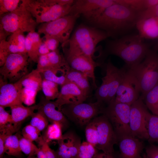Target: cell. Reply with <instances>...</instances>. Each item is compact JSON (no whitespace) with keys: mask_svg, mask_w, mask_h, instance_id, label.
<instances>
[{"mask_svg":"<svg viewBox=\"0 0 158 158\" xmlns=\"http://www.w3.org/2000/svg\"><path fill=\"white\" fill-rule=\"evenodd\" d=\"M150 47L138 34L126 35L107 42L105 50L99 57V62L103 64L108 55H113L122 59L130 68L142 61L150 49Z\"/></svg>","mask_w":158,"mask_h":158,"instance_id":"6da1fadb","label":"cell"},{"mask_svg":"<svg viewBox=\"0 0 158 158\" xmlns=\"http://www.w3.org/2000/svg\"><path fill=\"white\" fill-rule=\"evenodd\" d=\"M139 12L125 5L116 3L107 8L91 23L94 27L116 37L135 27Z\"/></svg>","mask_w":158,"mask_h":158,"instance_id":"7a4b0ae2","label":"cell"},{"mask_svg":"<svg viewBox=\"0 0 158 158\" xmlns=\"http://www.w3.org/2000/svg\"><path fill=\"white\" fill-rule=\"evenodd\" d=\"M109 37L105 31L84 24L78 26L69 40L61 44L63 51L93 59L98 44Z\"/></svg>","mask_w":158,"mask_h":158,"instance_id":"3957f363","label":"cell"},{"mask_svg":"<svg viewBox=\"0 0 158 158\" xmlns=\"http://www.w3.org/2000/svg\"><path fill=\"white\" fill-rule=\"evenodd\" d=\"M21 2L38 24L69 14L72 5L60 4L57 0H22Z\"/></svg>","mask_w":158,"mask_h":158,"instance_id":"277c9868","label":"cell"},{"mask_svg":"<svg viewBox=\"0 0 158 158\" xmlns=\"http://www.w3.org/2000/svg\"><path fill=\"white\" fill-rule=\"evenodd\" d=\"M129 68L139 83L141 94L140 98L143 100L145 95L158 84L157 51L150 49L142 62Z\"/></svg>","mask_w":158,"mask_h":158,"instance_id":"5b68a950","label":"cell"},{"mask_svg":"<svg viewBox=\"0 0 158 158\" xmlns=\"http://www.w3.org/2000/svg\"><path fill=\"white\" fill-rule=\"evenodd\" d=\"M38 25L21 0L16 10L0 15V28L9 35L18 30L28 33L35 31Z\"/></svg>","mask_w":158,"mask_h":158,"instance_id":"8992f818","label":"cell"},{"mask_svg":"<svg viewBox=\"0 0 158 158\" xmlns=\"http://www.w3.org/2000/svg\"><path fill=\"white\" fill-rule=\"evenodd\" d=\"M102 66L104 67L106 75L102 78V83L97 89L95 92L99 98L108 99L109 104L115 99L117 90L128 67L125 64L122 68H118L112 63L110 59Z\"/></svg>","mask_w":158,"mask_h":158,"instance_id":"52a82bcc","label":"cell"},{"mask_svg":"<svg viewBox=\"0 0 158 158\" xmlns=\"http://www.w3.org/2000/svg\"><path fill=\"white\" fill-rule=\"evenodd\" d=\"M130 107L116 102L114 99L102 109V113L109 120L118 138L132 135L129 125Z\"/></svg>","mask_w":158,"mask_h":158,"instance_id":"ba28073f","label":"cell"},{"mask_svg":"<svg viewBox=\"0 0 158 158\" xmlns=\"http://www.w3.org/2000/svg\"><path fill=\"white\" fill-rule=\"evenodd\" d=\"M79 16L78 14H68L54 20L40 24L37 28V32L39 34L53 36L62 44L70 38Z\"/></svg>","mask_w":158,"mask_h":158,"instance_id":"9c48e42d","label":"cell"},{"mask_svg":"<svg viewBox=\"0 0 158 158\" xmlns=\"http://www.w3.org/2000/svg\"><path fill=\"white\" fill-rule=\"evenodd\" d=\"M102 104L97 102L67 104L62 107L61 111L70 121L80 126L86 125L99 113L102 112Z\"/></svg>","mask_w":158,"mask_h":158,"instance_id":"30bf717a","label":"cell"},{"mask_svg":"<svg viewBox=\"0 0 158 158\" xmlns=\"http://www.w3.org/2000/svg\"><path fill=\"white\" fill-rule=\"evenodd\" d=\"M29 57L23 54H9L0 67V78L8 83H14L28 73Z\"/></svg>","mask_w":158,"mask_h":158,"instance_id":"8fae6325","label":"cell"},{"mask_svg":"<svg viewBox=\"0 0 158 158\" xmlns=\"http://www.w3.org/2000/svg\"><path fill=\"white\" fill-rule=\"evenodd\" d=\"M139 98L130 107L129 125L132 136L144 140H148V122L151 114L147 107Z\"/></svg>","mask_w":158,"mask_h":158,"instance_id":"7c38bea8","label":"cell"},{"mask_svg":"<svg viewBox=\"0 0 158 158\" xmlns=\"http://www.w3.org/2000/svg\"><path fill=\"white\" fill-rule=\"evenodd\" d=\"M115 4V0H76L69 14H81L92 23L106 8Z\"/></svg>","mask_w":158,"mask_h":158,"instance_id":"4fadbf2b","label":"cell"},{"mask_svg":"<svg viewBox=\"0 0 158 158\" xmlns=\"http://www.w3.org/2000/svg\"><path fill=\"white\" fill-rule=\"evenodd\" d=\"M93 120L98 133L96 148L104 152L114 153V145L118 143V138L109 120L104 114L95 117Z\"/></svg>","mask_w":158,"mask_h":158,"instance_id":"5bb4252c","label":"cell"},{"mask_svg":"<svg viewBox=\"0 0 158 158\" xmlns=\"http://www.w3.org/2000/svg\"><path fill=\"white\" fill-rule=\"evenodd\" d=\"M140 88L136 78L128 67L117 90L115 101L131 106L140 97Z\"/></svg>","mask_w":158,"mask_h":158,"instance_id":"9a60e30c","label":"cell"},{"mask_svg":"<svg viewBox=\"0 0 158 158\" xmlns=\"http://www.w3.org/2000/svg\"><path fill=\"white\" fill-rule=\"evenodd\" d=\"M63 55L67 63L72 69L80 71L91 79L93 87L97 89L95 75V70L97 66L102 65L95 62L93 59L82 54H71L63 51Z\"/></svg>","mask_w":158,"mask_h":158,"instance_id":"2e32d148","label":"cell"},{"mask_svg":"<svg viewBox=\"0 0 158 158\" xmlns=\"http://www.w3.org/2000/svg\"><path fill=\"white\" fill-rule=\"evenodd\" d=\"M87 97L76 85L69 82L61 86L59 96L54 102L58 109L61 110L63 105L84 102Z\"/></svg>","mask_w":158,"mask_h":158,"instance_id":"e0dca14e","label":"cell"},{"mask_svg":"<svg viewBox=\"0 0 158 158\" xmlns=\"http://www.w3.org/2000/svg\"><path fill=\"white\" fill-rule=\"evenodd\" d=\"M0 106L4 108L23 104L21 91L23 87L20 80L14 83L0 79Z\"/></svg>","mask_w":158,"mask_h":158,"instance_id":"ac0fdd59","label":"cell"},{"mask_svg":"<svg viewBox=\"0 0 158 158\" xmlns=\"http://www.w3.org/2000/svg\"><path fill=\"white\" fill-rule=\"evenodd\" d=\"M57 142L58 146L56 151L57 158H77L82 142L75 133L72 131L67 132Z\"/></svg>","mask_w":158,"mask_h":158,"instance_id":"d6986e66","label":"cell"},{"mask_svg":"<svg viewBox=\"0 0 158 158\" xmlns=\"http://www.w3.org/2000/svg\"><path fill=\"white\" fill-rule=\"evenodd\" d=\"M119 158H142L141 154L144 145L138 138L131 135L118 138Z\"/></svg>","mask_w":158,"mask_h":158,"instance_id":"ffe728a7","label":"cell"},{"mask_svg":"<svg viewBox=\"0 0 158 158\" xmlns=\"http://www.w3.org/2000/svg\"><path fill=\"white\" fill-rule=\"evenodd\" d=\"M37 105V110L42 111L49 122H59L62 125L63 128L68 126V120L61 111L57 108L54 101L48 100L42 97Z\"/></svg>","mask_w":158,"mask_h":158,"instance_id":"44dd1931","label":"cell"},{"mask_svg":"<svg viewBox=\"0 0 158 158\" xmlns=\"http://www.w3.org/2000/svg\"><path fill=\"white\" fill-rule=\"evenodd\" d=\"M135 27L138 31V34L143 39L158 38V18H139Z\"/></svg>","mask_w":158,"mask_h":158,"instance_id":"7402d4cb","label":"cell"},{"mask_svg":"<svg viewBox=\"0 0 158 158\" xmlns=\"http://www.w3.org/2000/svg\"><path fill=\"white\" fill-rule=\"evenodd\" d=\"M37 104L27 107L22 104L11 107L12 123L17 130L21 123L26 118L31 116L37 109Z\"/></svg>","mask_w":158,"mask_h":158,"instance_id":"603a6c76","label":"cell"},{"mask_svg":"<svg viewBox=\"0 0 158 158\" xmlns=\"http://www.w3.org/2000/svg\"><path fill=\"white\" fill-rule=\"evenodd\" d=\"M42 40L37 32L28 33L25 36V48L29 59L37 63L39 57L38 51Z\"/></svg>","mask_w":158,"mask_h":158,"instance_id":"cb8c5ba5","label":"cell"},{"mask_svg":"<svg viewBox=\"0 0 158 158\" xmlns=\"http://www.w3.org/2000/svg\"><path fill=\"white\" fill-rule=\"evenodd\" d=\"M25 36L24 32L20 30L17 31L10 35L7 40L9 54H27L25 48Z\"/></svg>","mask_w":158,"mask_h":158,"instance_id":"d4e9b609","label":"cell"},{"mask_svg":"<svg viewBox=\"0 0 158 158\" xmlns=\"http://www.w3.org/2000/svg\"><path fill=\"white\" fill-rule=\"evenodd\" d=\"M66 78L68 82H72L76 85L88 97L90 87L88 77L83 73L71 68L67 72Z\"/></svg>","mask_w":158,"mask_h":158,"instance_id":"484cf974","label":"cell"},{"mask_svg":"<svg viewBox=\"0 0 158 158\" xmlns=\"http://www.w3.org/2000/svg\"><path fill=\"white\" fill-rule=\"evenodd\" d=\"M20 80L23 88L37 92L42 90L43 79L40 73L36 69L28 73Z\"/></svg>","mask_w":158,"mask_h":158,"instance_id":"4316f807","label":"cell"},{"mask_svg":"<svg viewBox=\"0 0 158 158\" xmlns=\"http://www.w3.org/2000/svg\"><path fill=\"white\" fill-rule=\"evenodd\" d=\"M69 70L51 68L41 72L40 73L43 79L53 82L61 86L67 83L66 75Z\"/></svg>","mask_w":158,"mask_h":158,"instance_id":"83f0119b","label":"cell"},{"mask_svg":"<svg viewBox=\"0 0 158 158\" xmlns=\"http://www.w3.org/2000/svg\"><path fill=\"white\" fill-rule=\"evenodd\" d=\"M63 128L62 125L59 122L51 123L43 131L42 136L44 140L48 143L53 140L58 141L63 137Z\"/></svg>","mask_w":158,"mask_h":158,"instance_id":"f1b7e54d","label":"cell"},{"mask_svg":"<svg viewBox=\"0 0 158 158\" xmlns=\"http://www.w3.org/2000/svg\"><path fill=\"white\" fill-rule=\"evenodd\" d=\"M5 152L8 155L22 158L23 155L20 147L18 135H12L8 138L5 144Z\"/></svg>","mask_w":158,"mask_h":158,"instance_id":"f546056e","label":"cell"},{"mask_svg":"<svg viewBox=\"0 0 158 158\" xmlns=\"http://www.w3.org/2000/svg\"><path fill=\"white\" fill-rule=\"evenodd\" d=\"M50 68L69 70L70 67L59 50L51 51L47 54Z\"/></svg>","mask_w":158,"mask_h":158,"instance_id":"4dcf8cb0","label":"cell"},{"mask_svg":"<svg viewBox=\"0 0 158 158\" xmlns=\"http://www.w3.org/2000/svg\"><path fill=\"white\" fill-rule=\"evenodd\" d=\"M143 100L153 114L158 115V84L145 95Z\"/></svg>","mask_w":158,"mask_h":158,"instance_id":"1f68e13d","label":"cell"},{"mask_svg":"<svg viewBox=\"0 0 158 158\" xmlns=\"http://www.w3.org/2000/svg\"><path fill=\"white\" fill-rule=\"evenodd\" d=\"M59 85L53 82L43 79L42 90L47 99L52 101L57 99L60 93Z\"/></svg>","mask_w":158,"mask_h":158,"instance_id":"d6a6232c","label":"cell"},{"mask_svg":"<svg viewBox=\"0 0 158 158\" xmlns=\"http://www.w3.org/2000/svg\"><path fill=\"white\" fill-rule=\"evenodd\" d=\"M37 142L39 148L36 155L37 158H57L56 152L50 147L48 143L44 140L42 135Z\"/></svg>","mask_w":158,"mask_h":158,"instance_id":"836d02e7","label":"cell"},{"mask_svg":"<svg viewBox=\"0 0 158 158\" xmlns=\"http://www.w3.org/2000/svg\"><path fill=\"white\" fill-rule=\"evenodd\" d=\"M147 130L149 142L158 143V115L150 114L148 121Z\"/></svg>","mask_w":158,"mask_h":158,"instance_id":"e575fe53","label":"cell"},{"mask_svg":"<svg viewBox=\"0 0 158 158\" xmlns=\"http://www.w3.org/2000/svg\"><path fill=\"white\" fill-rule=\"evenodd\" d=\"M30 124L40 132L43 131L49 125V121L43 113L37 110L31 116Z\"/></svg>","mask_w":158,"mask_h":158,"instance_id":"d590c367","label":"cell"},{"mask_svg":"<svg viewBox=\"0 0 158 158\" xmlns=\"http://www.w3.org/2000/svg\"><path fill=\"white\" fill-rule=\"evenodd\" d=\"M19 138L20 148L22 152L28 156H36L39 150L38 147L32 142L18 135Z\"/></svg>","mask_w":158,"mask_h":158,"instance_id":"8d00e7d4","label":"cell"},{"mask_svg":"<svg viewBox=\"0 0 158 158\" xmlns=\"http://www.w3.org/2000/svg\"><path fill=\"white\" fill-rule=\"evenodd\" d=\"M97 150L91 144L83 141L79 147L77 158H94L98 152Z\"/></svg>","mask_w":158,"mask_h":158,"instance_id":"74e56055","label":"cell"},{"mask_svg":"<svg viewBox=\"0 0 158 158\" xmlns=\"http://www.w3.org/2000/svg\"><path fill=\"white\" fill-rule=\"evenodd\" d=\"M85 133L86 141L96 148L98 144V133L96 126L93 119L86 125Z\"/></svg>","mask_w":158,"mask_h":158,"instance_id":"f35d334b","label":"cell"},{"mask_svg":"<svg viewBox=\"0 0 158 158\" xmlns=\"http://www.w3.org/2000/svg\"><path fill=\"white\" fill-rule=\"evenodd\" d=\"M17 130L13 125L0 130V158H3L4 156L5 144L6 139Z\"/></svg>","mask_w":158,"mask_h":158,"instance_id":"ab89813d","label":"cell"},{"mask_svg":"<svg viewBox=\"0 0 158 158\" xmlns=\"http://www.w3.org/2000/svg\"><path fill=\"white\" fill-rule=\"evenodd\" d=\"M21 2L20 0H0V15L14 11Z\"/></svg>","mask_w":158,"mask_h":158,"instance_id":"60d3db41","label":"cell"},{"mask_svg":"<svg viewBox=\"0 0 158 158\" xmlns=\"http://www.w3.org/2000/svg\"><path fill=\"white\" fill-rule=\"evenodd\" d=\"M40 133L37 129L30 124L23 128L21 135L24 138L30 141L37 142L41 135Z\"/></svg>","mask_w":158,"mask_h":158,"instance_id":"b9f144b4","label":"cell"},{"mask_svg":"<svg viewBox=\"0 0 158 158\" xmlns=\"http://www.w3.org/2000/svg\"><path fill=\"white\" fill-rule=\"evenodd\" d=\"M37 92L28 89L22 88L21 91V98L23 103L28 106L35 104Z\"/></svg>","mask_w":158,"mask_h":158,"instance_id":"7bdbcfd3","label":"cell"},{"mask_svg":"<svg viewBox=\"0 0 158 158\" xmlns=\"http://www.w3.org/2000/svg\"><path fill=\"white\" fill-rule=\"evenodd\" d=\"M116 3L128 6L140 12L145 10L144 0H115Z\"/></svg>","mask_w":158,"mask_h":158,"instance_id":"ee69618b","label":"cell"},{"mask_svg":"<svg viewBox=\"0 0 158 158\" xmlns=\"http://www.w3.org/2000/svg\"><path fill=\"white\" fill-rule=\"evenodd\" d=\"M5 108L0 106V130L13 124L11 114Z\"/></svg>","mask_w":158,"mask_h":158,"instance_id":"f6af8a7d","label":"cell"},{"mask_svg":"<svg viewBox=\"0 0 158 158\" xmlns=\"http://www.w3.org/2000/svg\"><path fill=\"white\" fill-rule=\"evenodd\" d=\"M42 39L50 51L58 49L60 42L56 37L48 35H45Z\"/></svg>","mask_w":158,"mask_h":158,"instance_id":"bcb514c9","label":"cell"},{"mask_svg":"<svg viewBox=\"0 0 158 158\" xmlns=\"http://www.w3.org/2000/svg\"><path fill=\"white\" fill-rule=\"evenodd\" d=\"M9 54L6 40L0 41V67L4 64L7 57Z\"/></svg>","mask_w":158,"mask_h":158,"instance_id":"7dc6e473","label":"cell"},{"mask_svg":"<svg viewBox=\"0 0 158 158\" xmlns=\"http://www.w3.org/2000/svg\"><path fill=\"white\" fill-rule=\"evenodd\" d=\"M148 17L158 18V4L152 8L139 12L138 19Z\"/></svg>","mask_w":158,"mask_h":158,"instance_id":"c3c4849f","label":"cell"},{"mask_svg":"<svg viewBox=\"0 0 158 158\" xmlns=\"http://www.w3.org/2000/svg\"><path fill=\"white\" fill-rule=\"evenodd\" d=\"M146 154L149 158H158V146L151 145L146 148Z\"/></svg>","mask_w":158,"mask_h":158,"instance_id":"681fc988","label":"cell"},{"mask_svg":"<svg viewBox=\"0 0 158 158\" xmlns=\"http://www.w3.org/2000/svg\"><path fill=\"white\" fill-rule=\"evenodd\" d=\"M45 44L42 41L38 51L39 57L40 56L47 54L50 52Z\"/></svg>","mask_w":158,"mask_h":158,"instance_id":"f907efd6","label":"cell"},{"mask_svg":"<svg viewBox=\"0 0 158 158\" xmlns=\"http://www.w3.org/2000/svg\"><path fill=\"white\" fill-rule=\"evenodd\" d=\"M157 4L158 0H144L145 10L152 8Z\"/></svg>","mask_w":158,"mask_h":158,"instance_id":"816d5d0a","label":"cell"},{"mask_svg":"<svg viewBox=\"0 0 158 158\" xmlns=\"http://www.w3.org/2000/svg\"><path fill=\"white\" fill-rule=\"evenodd\" d=\"M94 158H116L114 152L107 153L103 152H97Z\"/></svg>","mask_w":158,"mask_h":158,"instance_id":"f5cc1de1","label":"cell"},{"mask_svg":"<svg viewBox=\"0 0 158 158\" xmlns=\"http://www.w3.org/2000/svg\"><path fill=\"white\" fill-rule=\"evenodd\" d=\"M9 35L2 28H0V41L6 40L7 36Z\"/></svg>","mask_w":158,"mask_h":158,"instance_id":"db71d44e","label":"cell"},{"mask_svg":"<svg viewBox=\"0 0 158 158\" xmlns=\"http://www.w3.org/2000/svg\"><path fill=\"white\" fill-rule=\"evenodd\" d=\"M157 41L154 47V50L157 51L158 50V38L157 39Z\"/></svg>","mask_w":158,"mask_h":158,"instance_id":"11a10c76","label":"cell"},{"mask_svg":"<svg viewBox=\"0 0 158 158\" xmlns=\"http://www.w3.org/2000/svg\"><path fill=\"white\" fill-rule=\"evenodd\" d=\"M26 158H37V157L36 156H28V157Z\"/></svg>","mask_w":158,"mask_h":158,"instance_id":"9f6ffc18","label":"cell"},{"mask_svg":"<svg viewBox=\"0 0 158 158\" xmlns=\"http://www.w3.org/2000/svg\"><path fill=\"white\" fill-rule=\"evenodd\" d=\"M142 158H149L146 154H144L142 157Z\"/></svg>","mask_w":158,"mask_h":158,"instance_id":"6f0895ef","label":"cell"},{"mask_svg":"<svg viewBox=\"0 0 158 158\" xmlns=\"http://www.w3.org/2000/svg\"><path fill=\"white\" fill-rule=\"evenodd\" d=\"M2 158H11V157L4 156V157Z\"/></svg>","mask_w":158,"mask_h":158,"instance_id":"680465c9","label":"cell"}]
</instances>
